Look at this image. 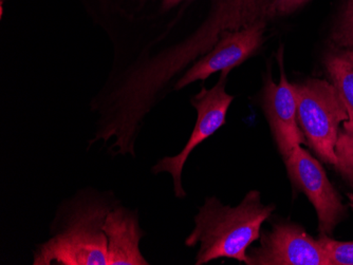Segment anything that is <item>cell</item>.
I'll list each match as a JSON object with an SVG mask.
<instances>
[{
  "mask_svg": "<svg viewBox=\"0 0 353 265\" xmlns=\"http://www.w3.org/2000/svg\"><path fill=\"white\" fill-rule=\"evenodd\" d=\"M117 205L110 195L81 191L61 205L50 239L34 249V265H108L103 225Z\"/></svg>",
  "mask_w": 353,
  "mask_h": 265,
  "instance_id": "1",
  "label": "cell"
},
{
  "mask_svg": "<svg viewBox=\"0 0 353 265\" xmlns=\"http://www.w3.org/2000/svg\"><path fill=\"white\" fill-rule=\"evenodd\" d=\"M276 206L265 204L259 191H251L237 206L206 198L195 217V226L185 240L188 247L199 244L196 265L217 259H233L247 264L248 249L261 238V226Z\"/></svg>",
  "mask_w": 353,
  "mask_h": 265,
  "instance_id": "2",
  "label": "cell"
},
{
  "mask_svg": "<svg viewBox=\"0 0 353 265\" xmlns=\"http://www.w3.org/2000/svg\"><path fill=\"white\" fill-rule=\"evenodd\" d=\"M295 89L297 120L307 144L323 161L335 165L340 125L349 118L344 104L327 81L310 78L295 84Z\"/></svg>",
  "mask_w": 353,
  "mask_h": 265,
  "instance_id": "3",
  "label": "cell"
},
{
  "mask_svg": "<svg viewBox=\"0 0 353 265\" xmlns=\"http://www.w3.org/2000/svg\"><path fill=\"white\" fill-rule=\"evenodd\" d=\"M228 74V72H221L219 82L213 88H202L192 98V105L197 110V122L183 149L174 157L163 158L152 168L154 175L162 173L172 175L176 198L186 197L182 185V173L190 153L225 125L228 110L234 100V96L225 91Z\"/></svg>",
  "mask_w": 353,
  "mask_h": 265,
  "instance_id": "4",
  "label": "cell"
},
{
  "mask_svg": "<svg viewBox=\"0 0 353 265\" xmlns=\"http://www.w3.org/2000/svg\"><path fill=\"white\" fill-rule=\"evenodd\" d=\"M285 164L293 185L303 191L314 206L319 233L330 236L346 215V209L324 168L301 146L293 150Z\"/></svg>",
  "mask_w": 353,
  "mask_h": 265,
  "instance_id": "5",
  "label": "cell"
},
{
  "mask_svg": "<svg viewBox=\"0 0 353 265\" xmlns=\"http://www.w3.org/2000/svg\"><path fill=\"white\" fill-rule=\"evenodd\" d=\"M259 239L261 245L248 252V265H329L319 240L296 223H275Z\"/></svg>",
  "mask_w": 353,
  "mask_h": 265,
  "instance_id": "6",
  "label": "cell"
},
{
  "mask_svg": "<svg viewBox=\"0 0 353 265\" xmlns=\"http://www.w3.org/2000/svg\"><path fill=\"white\" fill-rule=\"evenodd\" d=\"M267 21H257L250 27L225 33L211 51L192 65L176 82V90L192 83L204 81L216 72H228L243 64L259 50L263 43Z\"/></svg>",
  "mask_w": 353,
  "mask_h": 265,
  "instance_id": "7",
  "label": "cell"
},
{
  "mask_svg": "<svg viewBox=\"0 0 353 265\" xmlns=\"http://www.w3.org/2000/svg\"><path fill=\"white\" fill-rule=\"evenodd\" d=\"M263 107L275 143L285 160L297 146L307 144V141L297 120L295 84L288 81L281 61L279 84L273 81L271 75L265 78Z\"/></svg>",
  "mask_w": 353,
  "mask_h": 265,
  "instance_id": "8",
  "label": "cell"
},
{
  "mask_svg": "<svg viewBox=\"0 0 353 265\" xmlns=\"http://www.w3.org/2000/svg\"><path fill=\"white\" fill-rule=\"evenodd\" d=\"M107 238L108 265H148L140 251L145 233L137 211L117 204L109 211L103 225Z\"/></svg>",
  "mask_w": 353,
  "mask_h": 265,
  "instance_id": "9",
  "label": "cell"
},
{
  "mask_svg": "<svg viewBox=\"0 0 353 265\" xmlns=\"http://www.w3.org/2000/svg\"><path fill=\"white\" fill-rule=\"evenodd\" d=\"M331 84L353 120V49L333 51L325 59Z\"/></svg>",
  "mask_w": 353,
  "mask_h": 265,
  "instance_id": "10",
  "label": "cell"
},
{
  "mask_svg": "<svg viewBox=\"0 0 353 265\" xmlns=\"http://www.w3.org/2000/svg\"><path fill=\"white\" fill-rule=\"evenodd\" d=\"M335 154L338 158L335 168L353 185V120L348 118L343 123L335 145Z\"/></svg>",
  "mask_w": 353,
  "mask_h": 265,
  "instance_id": "11",
  "label": "cell"
},
{
  "mask_svg": "<svg viewBox=\"0 0 353 265\" xmlns=\"http://www.w3.org/2000/svg\"><path fill=\"white\" fill-rule=\"evenodd\" d=\"M317 240L329 265H353V241L341 242L324 235H321Z\"/></svg>",
  "mask_w": 353,
  "mask_h": 265,
  "instance_id": "12",
  "label": "cell"
},
{
  "mask_svg": "<svg viewBox=\"0 0 353 265\" xmlns=\"http://www.w3.org/2000/svg\"><path fill=\"white\" fill-rule=\"evenodd\" d=\"M331 39L338 48L353 49V0L347 1Z\"/></svg>",
  "mask_w": 353,
  "mask_h": 265,
  "instance_id": "13",
  "label": "cell"
},
{
  "mask_svg": "<svg viewBox=\"0 0 353 265\" xmlns=\"http://www.w3.org/2000/svg\"><path fill=\"white\" fill-rule=\"evenodd\" d=\"M308 1L309 0H274L268 8L265 19L269 21V19H276V17H285L288 14L296 11L299 8Z\"/></svg>",
  "mask_w": 353,
  "mask_h": 265,
  "instance_id": "14",
  "label": "cell"
},
{
  "mask_svg": "<svg viewBox=\"0 0 353 265\" xmlns=\"http://www.w3.org/2000/svg\"><path fill=\"white\" fill-rule=\"evenodd\" d=\"M176 1H179V0H165V3H176Z\"/></svg>",
  "mask_w": 353,
  "mask_h": 265,
  "instance_id": "15",
  "label": "cell"
}]
</instances>
